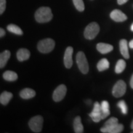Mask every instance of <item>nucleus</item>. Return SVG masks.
Segmentation results:
<instances>
[{
    "label": "nucleus",
    "mask_w": 133,
    "mask_h": 133,
    "mask_svg": "<svg viewBox=\"0 0 133 133\" xmlns=\"http://www.w3.org/2000/svg\"><path fill=\"white\" fill-rule=\"evenodd\" d=\"M124 126L122 124H117L112 127L106 128L103 126L101 131L104 133H120L123 131Z\"/></svg>",
    "instance_id": "11"
},
{
    "label": "nucleus",
    "mask_w": 133,
    "mask_h": 133,
    "mask_svg": "<svg viewBox=\"0 0 133 133\" xmlns=\"http://www.w3.org/2000/svg\"><path fill=\"white\" fill-rule=\"evenodd\" d=\"M89 115L92 118V121L94 122H99L102 119V115H101V104L98 102H96L94 104V108L92 112L89 114Z\"/></svg>",
    "instance_id": "8"
},
{
    "label": "nucleus",
    "mask_w": 133,
    "mask_h": 133,
    "mask_svg": "<svg viewBox=\"0 0 133 133\" xmlns=\"http://www.w3.org/2000/svg\"><path fill=\"white\" fill-rule=\"evenodd\" d=\"M43 118L40 115H37L31 118L29 122V125L31 130L35 132H39L42 130Z\"/></svg>",
    "instance_id": "5"
},
{
    "label": "nucleus",
    "mask_w": 133,
    "mask_h": 133,
    "mask_svg": "<svg viewBox=\"0 0 133 133\" xmlns=\"http://www.w3.org/2000/svg\"><path fill=\"white\" fill-rule=\"evenodd\" d=\"M5 33H6V32H5L4 30L2 28H1V29H0V37L4 36L5 35Z\"/></svg>",
    "instance_id": "29"
},
{
    "label": "nucleus",
    "mask_w": 133,
    "mask_h": 133,
    "mask_svg": "<svg viewBox=\"0 0 133 133\" xmlns=\"http://www.w3.org/2000/svg\"><path fill=\"white\" fill-rule=\"evenodd\" d=\"M36 95V92L32 89L25 88L20 92V96L24 99H29L34 97Z\"/></svg>",
    "instance_id": "15"
},
{
    "label": "nucleus",
    "mask_w": 133,
    "mask_h": 133,
    "mask_svg": "<svg viewBox=\"0 0 133 133\" xmlns=\"http://www.w3.org/2000/svg\"><path fill=\"white\" fill-rule=\"evenodd\" d=\"M100 30L99 25L96 22H91L84 30V35L86 39H92L97 35Z\"/></svg>",
    "instance_id": "4"
},
{
    "label": "nucleus",
    "mask_w": 133,
    "mask_h": 133,
    "mask_svg": "<svg viewBox=\"0 0 133 133\" xmlns=\"http://www.w3.org/2000/svg\"><path fill=\"white\" fill-rule=\"evenodd\" d=\"M73 52H74V49H73V48L71 47V46L68 47L65 50L64 57V62L65 66L66 69H70V68H71L73 65Z\"/></svg>",
    "instance_id": "9"
},
{
    "label": "nucleus",
    "mask_w": 133,
    "mask_h": 133,
    "mask_svg": "<svg viewBox=\"0 0 133 133\" xmlns=\"http://www.w3.org/2000/svg\"><path fill=\"white\" fill-rule=\"evenodd\" d=\"M11 56V52L8 50L3 51L0 54V68L2 69L7 64L8 60Z\"/></svg>",
    "instance_id": "17"
},
{
    "label": "nucleus",
    "mask_w": 133,
    "mask_h": 133,
    "mask_svg": "<svg viewBox=\"0 0 133 133\" xmlns=\"http://www.w3.org/2000/svg\"><path fill=\"white\" fill-rule=\"evenodd\" d=\"M3 78L5 80L8 81H14L17 79L18 75L13 71H6L3 74Z\"/></svg>",
    "instance_id": "20"
},
{
    "label": "nucleus",
    "mask_w": 133,
    "mask_h": 133,
    "mask_svg": "<svg viewBox=\"0 0 133 133\" xmlns=\"http://www.w3.org/2000/svg\"><path fill=\"white\" fill-rule=\"evenodd\" d=\"M131 30L132 31H133V23H132V24L131 25Z\"/></svg>",
    "instance_id": "33"
},
{
    "label": "nucleus",
    "mask_w": 133,
    "mask_h": 133,
    "mask_svg": "<svg viewBox=\"0 0 133 133\" xmlns=\"http://www.w3.org/2000/svg\"><path fill=\"white\" fill-rule=\"evenodd\" d=\"M110 64L109 61L107 59H104L100 60L99 62L97 63V68L99 71H102L108 69L109 68Z\"/></svg>",
    "instance_id": "21"
},
{
    "label": "nucleus",
    "mask_w": 133,
    "mask_h": 133,
    "mask_svg": "<svg viewBox=\"0 0 133 133\" xmlns=\"http://www.w3.org/2000/svg\"><path fill=\"white\" fill-rule=\"evenodd\" d=\"M110 17L112 20L117 22L125 21L128 18L123 12L118 9H115L112 11V12L110 13Z\"/></svg>",
    "instance_id": "10"
},
{
    "label": "nucleus",
    "mask_w": 133,
    "mask_h": 133,
    "mask_svg": "<svg viewBox=\"0 0 133 133\" xmlns=\"http://www.w3.org/2000/svg\"><path fill=\"white\" fill-rule=\"evenodd\" d=\"M119 50L120 52L125 59H129V54L128 51V42L126 39H123L119 41Z\"/></svg>",
    "instance_id": "12"
},
{
    "label": "nucleus",
    "mask_w": 133,
    "mask_h": 133,
    "mask_svg": "<svg viewBox=\"0 0 133 133\" xmlns=\"http://www.w3.org/2000/svg\"><path fill=\"white\" fill-rule=\"evenodd\" d=\"M130 86L133 89V74L132 76H131V81H130Z\"/></svg>",
    "instance_id": "30"
},
{
    "label": "nucleus",
    "mask_w": 133,
    "mask_h": 133,
    "mask_svg": "<svg viewBox=\"0 0 133 133\" xmlns=\"http://www.w3.org/2000/svg\"><path fill=\"white\" fill-rule=\"evenodd\" d=\"M118 107L119 109H120L121 112H122L123 114L126 115L128 113V107L127 105H126V102H124V101L122 100V101H119L117 104Z\"/></svg>",
    "instance_id": "26"
},
{
    "label": "nucleus",
    "mask_w": 133,
    "mask_h": 133,
    "mask_svg": "<svg viewBox=\"0 0 133 133\" xmlns=\"http://www.w3.org/2000/svg\"><path fill=\"white\" fill-rule=\"evenodd\" d=\"M35 17L38 22L46 23L52 19L53 15L49 7H41L36 11Z\"/></svg>",
    "instance_id": "1"
},
{
    "label": "nucleus",
    "mask_w": 133,
    "mask_h": 133,
    "mask_svg": "<svg viewBox=\"0 0 133 133\" xmlns=\"http://www.w3.org/2000/svg\"><path fill=\"white\" fill-rule=\"evenodd\" d=\"M76 64L81 73H83V74H88L89 71V65L84 53L82 51L78 52L76 56Z\"/></svg>",
    "instance_id": "2"
},
{
    "label": "nucleus",
    "mask_w": 133,
    "mask_h": 133,
    "mask_svg": "<svg viewBox=\"0 0 133 133\" xmlns=\"http://www.w3.org/2000/svg\"><path fill=\"white\" fill-rule=\"evenodd\" d=\"M74 128L76 133L83 132V126L81 123L80 116H78L75 118L74 121Z\"/></svg>",
    "instance_id": "19"
},
{
    "label": "nucleus",
    "mask_w": 133,
    "mask_h": 133,
    "mask_svg": "<svg viewBox=\"0 0 133 133\" xmlns=\"http://www.w3.org/2000/svg\"><path fill=\"white\" fill-rule=\"evenodd\" d=\"M131 129H132V130H133V120H132V123H131Z\"/></svg>",
    "instance_id": "32"
},
{
    "label": "nucleus",
    "mask_w": 133,
    "mask_h": 133,
    "mask_svg": "<svg viewBox=\"0 0 133 133\" xmlns=\"http://www.w3.org/2000/svg\"><path fill=\"white\" fill-rule=\"evenodd\" d=\"M30 56V52L29 50L25 49V48L20 49L17 52V57L20 62L26 61L29 59Z\"/></svg>",
    "instance_id": "13"
},
{
    "label": "nucleus",
    "mask_w": 133,
    "mask_h": 133,
    "mask_svg": "<svg viewBox=\"0 0 133 133\" xmlns=\"http://www.w3.org/2000/svg\"><path fill=\"white\" fill-rule=\"evenodd\" d=\"M6 0H0V14H2L6 9Z\"/></svg>",
    "instance_id": "27"
},
{
    "label": "nucleus",
    "mask_w": 133,
    "mask_h": 133,
    "mask_svg": "<svg viewBox=\"0 0 133 133\" xmlns=\"http://www.w3.org/2000/svg\"><path fill=\"white\" fill-rule=\"evenodd\" d=\"M117 124H118V118L115 117H112L105 123L104 126L106 128H109L116 125Z\"/></svg>",
    "instance_id": "24"
},
{
    "label": "nucleus",
    "mask_w": 133,
    "mask_h": 133,
    "mask_svg": "<svg viewBox=\"0 0 133 133\" xmlns=\"http://www.w3.org/2000/svg\"><path fill=\"white\" fill-rule=\"evenodd\" d=\"M73 3L78 11L82 12L84 10V4L83 0H73Z\"/></svg>",
    "instance_id": "25"
},
{
    "label": "nucleus",
    "mask_w": 133,
    "mask_h": 133,
    "mask_svg": "<svg viewBox=\"0 0 133 133\" xmlns=\"http://www.w3.org/2000/svg\"><path fill=\"white\" fill-rule=\"evenodd\" d=\"M126 66V62L123 59L118 61L115 66V72L116 74H121L125 69Z\"/></svg>",
    "instance_id": "23"
},
{
    "label": "nucleus",
    "mask_w": 133,
    "mask_h": 133,
    "mask_svg": "<svg viewBox=\"0 0 133 133\" xmlns=\"http://www.w3.org/2000/svg\"><path fill=\"white\" fill-rule=\"evenodd\" d=\"M101 115H102V119H104L110 115V107L109 104L107 101H104L101 104Z\"/></svg>",
    "instance_id": "16"
},
{
    "label": "nucleus",
    "mask_w": 133,
    "mask_h": 133,
    "mask_svg": "<svg viewBox=\"0 0 133 133\" xmlns=\"http://www.w3.org/2000/svg\"><path fill=\"white\" fill-rule=\"evenodd\" d=\"M96 48H97V51L102 54H107V53L111 52L114 49V47L112 45L104 43H98Z\"/></svg>",
    "instance_id": "14"
},
{
    "label": "nucleus",
    "mask_w": 133,
    "mask_h": 133,
    "mask_svg": "<svg viewBox=\"0 0 133 133\" xmlns=\"http://www.w3.org/2000/svg\"><path fill=\"white\" fill-rule=\"evenodd\" d=\"M55 41L51 38H46L41 40L38 44V49L42 53H49L54 49Z\"/></svg>",
    "instance_id": "3"
},
{
    "label": "nucleus",
    "mask_w": 133,
    "mask_h": 133,
    "mask_svg": "<svg viewBox=\"0 0 133 133\" xmlns=\"http://www.w3.org/2000/svg\"><path fill=\"white\" fill-rule=\"evenodd\" d=\"M8 30L10 32L18 35H22L23 31L19 26L14 24H10L7 26Z\"/></svg>",
    "instance_id": "22"
},
{
    "label": "nucleus",
    "mask_w": 133,
    "mask_h": 133,
    "mask_svg": "<svg viewBox=\"0 0 133 133\" xmlns=\"http://www.w3.org/2000/svg\"><path fill=\"white\" fill-rule=\"evenodd\" d=\"M12 97L13 95L12 93L8 92V91H4V92L1 93V96H0V102L1 104L6 105L9 102Z\"/></svg>",
    "instance_id": "18"
},
{
    "label": "nucleus",
    "mask_w": 133,
    "mask_h": 133,
    "mask_svg": "<svg viewBox=\"0 0 133 133\" xmlns=\"http://www.w3.org/2000/svg\"><path fill=\"white\" fill-rule=\"evenodd\" d=\"M126 85L124 81L119 80L115 84L112 89V94L114 97H120L125 94Z\"/></svg>",
    "instance_id": "6"
},
{
    "label": "nucleus",
    "mask_w": 133,
    "mask_h": 133,
    "mask_svg": "<svg viewBox=\"0 0 133 133\" xmlns=\"http://www.w3.org/2000/svg\"><path fill=\"white\" fill-rule=\"evenodd\" d=\"M128 1V0H117V2H118V4L119 5H121V4H124V3H126Z\"/></svg>",
    "instance_id": "28"
},
{
    "label": "nucleus",
    "mask_w": 133,
    "mask_h": 133,
    "mask_svg": "<svg viewBox=\"0 0 133 133\" xmlns=\"http://www.w3.org/2000/svg\"><path fill=\"white\" fill-rule=\"evenodd\" d=\"M129 46L131 48H132V49H133V39H132V40H131L130 42H129Z\"/></svg>",
    "instance_id": "31"
},
{
    "label": "nucleus",
    "mask_w": 133,
    "mask_h": 133,
    "mask_svg": "<svg viewBox=\"0 0 133 133\" xmlns=\"http://www.w3.org/2000/svg\"><path fill=\"white\" fill-rule=\"evenodd\" d=\"M86 102H88V104H91V101H89V100H88V101H86Z\"/></svg>",
    "instance_id": "34"
},
{
    "label": "nucleus",
    "mask_w": 133,
    "mask_h": 133,
    "mask_svg": "<svg viewBox=\"0 0 133 133\" xmlns=\"http://www.w3.org/2000/svg\"><path fill=\"white\" fill-rule=\"evenodd\" d=\"M132 133H133V131H132Z\"/></svg>",
    "instance_id": "35"
},
{
    "label": "nucleus",
    "mask_w": 133,
    "mask_h": 133,
    "mask_svg": "<svg viewBox=\"0 0 133 133\" xmlns=\"http://www.w3.org/2000/svg\"><path fill=\"white\" fill-rule=\"evenodd\" d=\"M66 93V87L64 84H61L56 88L53 92L52 98L55 102H59L64 99Z\"/></svg>",
    "instance_id": "7"
}]
</instances>
